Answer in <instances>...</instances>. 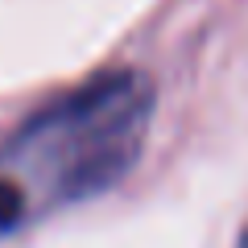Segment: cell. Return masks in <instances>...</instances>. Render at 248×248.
I'll return each mask as SVG.
<instances>
[{"label":"cell","mask_w":248,"mask_h":248,"mask_svg":"<svg viewBox=\"0 0 248 248\" xmlns=\"http://www.w3.org/2000/svg\"><path fill=\"white\" fill-rule=\"evenodd\" d=\"M153 120V83L137 71L99 75L25 124L13 161L58 203L104 195L141 157Z\"/></svg>","instance_id":"cell-1"},{"label":"cell","mask_w":248,"mask_h":248,"mask_svg":"<svg viewBox=\"0 0 248 248\" xmlns=\"http://www.w3.org/2000/svg\"><path fill=\"white\" fill-rule=\"evenodd\" d=\"M21 211H25V195H21V186L13 182V178H0V236L17 228Z\"/></svg>","instance_id":"cell-2"}]
</instances>
